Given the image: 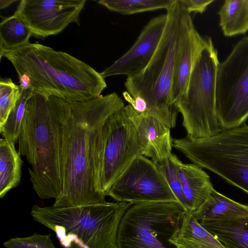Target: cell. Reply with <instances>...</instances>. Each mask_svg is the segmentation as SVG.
<instances>
[{"instance_id":"obj_16","label":"cell","mask_w":248,"mask_h":248,"mask_svg":"<svg viewBox=\"0 0 248 248\" xmlns=\"http://www.w3.org/2000/svg\"><path fill=\"white\" fill-rule=\"evenodd\" d=\"M176 164L185 197L191 212L197 211L214 189L209 176L195 164H185L177 157Z\"/></svg>"},{"instance_id":"obj_11","label":"cell","mask_w":248,"mask_h":248,"mask_svg":"<svg viewBox=\"0 0 248 248\" xmlns=\"http://www.w3.org/2000/svg\"><path fill=\"white\" fill-rule=\"evenodd\" d=\"M143 155L136 127L124 108L115 112L105 126L101 184L106 193L115 181L138 156Z\"/></svg>"},{"instance_id":"obj_8","label":"cell","mask_w":248,"mask_h":248,"mask_svg":"<svg viewBox=\"0 0 248 248\" xmlns=\"http://www.w3.org/2000/svg\"><path fill=\"white\" fill-rule=\"evenodd\" d=\"M186 212L179 202L132 204L121 220L118 248H177L170 239L179 232Z\"/></svg>"},{"instance_id":"obj_24","label":"cell","mask_w":248,"mask_h":248,"mask_svg":"<svg viewBox=\"0 0 248 248\" xmlns=\"http://www.w3.org/2000/svg\"><path fill=\"white\" fill-rule=\"evenodd\" d=\"M33 95L31 88L21 90V95L10 112L6 122L0 127V132L3 137L15 145L18 141L27 104Z\"/></svg>"},{"instance_id":"obj_7","label":"cell","mask_w":248,"mask_h":248,"mask_svg":"<svg viewBox=\"0 0 248 248\" xmlns=\"http://www.w3.org/2000/svg\"><path fill=\"white\" fill-rule=\"evenodd\" d=\"M172 143L194 164L248 194V125L224 130L207 138H172Z\"/></svg>"},{"instance_id":"obj_6","label":"cell","mask_w":248,"mask_h":248,"mask_svg":"<svg viewBox=\"0 0 248 248\" xmlns=\"http://www.w3.org/2000/svg\"><path fill=\"white\" fill-rule=\"evenodd\" d=\"M205 40L186 88L177 104L186 137L191 139L210 138L223 131L216 110L217 51L211 37Z\"/></svg>"},{"instance_id":"obj_12","label":"cell","mask_w":248,"mask_h":248,"mask_svg":"<svg viewBox=\"0 0 248 248\" xmlns=\"http://www.w3.org/2000/svg\"><path fill=\"white\" fill-rule=\"evenodd\" d=\"M86 0H22L14 14L27 25L32 36L56 35L72 23L79 25Z\"/></svg>"},{"instance_id":"obj_31","label":"cell","mask_w":248,"mask_h":248,"mask_svg":"<svg viewBox=\"0 0 248 248\" xmlns=\"http://www.w3.org/2000/svg\"><path fill=\"white\" fill-rule=\"evenodd\" d=\"M16 0H0V8L2 9L8 7L10 5L12 4L13 2H16Z\"/></svg>"},{"instance_id":"obj_22","label":"cell","mask_w":248,"mask_h":248,"mask_svg":"<svg viewBox=\"0 0 248 248\" xmlns=\"http://www.w3.org/2000/svg\"><path fill=\"white\" fill-rule=\"evenodd\" d=\"M31 33L26 23L14 14L0 24V52L10 51L29 43Z\"/></svg>"},{"instance_id":"obj_21","label":"cell","mask_w":248,"mask_h":248,"mask_svg":"<svg viewBox=\"0 0 248 248\" xmlns=\"http://www.w3.org/2000/svg\"><path fill=\"white\" fill-rule=\"evenodd\" d=\"M217 14L225 36L245 34L248 31V0H225Z\"/></svg>"},{"instance_id":"obj_3","label":"cell","mask_w":248,"mask_h":248,"mask_svg":"<svg viewBox=\"0 0 248 248\" xmlns=\"http://www.w3.org/2000/svg\"><path fill=\"white\" fill-rule=\"evenodd\" d=\"M18 76L28 75L33 94L56 96L68 102L97 98L107 87L101 73L72 55L38 43L0 52Z\"/></svg>"},{"instance_id":"obj_26","label":"cell","mask_w":248,"mask_h":248,"mask_svg":"<svg viewBox=\"0 0 248 248\" xmlns=\"http://www.w3.org/2000/svg\"><path fill=\"white\" fill-rule=\"evenodd\" d=\"M21 93L19 86L10 78L0 80V127L6 122L12 109Z\"/></svg>"},{"instance_id":"obj_17","label":"cell","mask_w":248,"mask_h":248,"mask_svg":"<svg viewBox=\"0 0 248 248\" xmlns=\"http://www.w3.org/2000/svg\"><path fill=\"white\" fill-rule=\"evenodd\" d=\"M199 223L226 248H248V216Z\"/></svg>"},{"instance_id":"obj_20","label":"cell","mask_w":248,"mask_h":248,"mask_svg":"<svg viewBox=\"0 0 248 248\" xmlns=\"http://www.w3.org/2000/svg\"><path fill=\"white\" fill-rule=\"evenodd\" d=\"M20 155L5 138L0 140V198H3L20 183L22 165Z\"/></svg>"},{"instance_id":"obj_10","label":"cell","mask_w":248,"mask_h":248,"mask_svg":"<svg viewBox=\"0 0 248 248\" xmlns=\"http://www.w3.org/2000/svg\"><path fill=\"white\" fill-rule=\"evenodd\" d=\"M118 202L133 204L179 202L157 166L143 155L137 156L106 193Z\"/></svg>"},{"instance_id":"obj_29","label":"cell","mask_w":248,"mask_h":248,"mask_svg":"<svg viewBox=\"0 0 248 248\" xmlns=\"http://www.w3.org/2000/svg\"><path fill=\"white\" fill-rule=\"evenodd\" d=\"M124 99L129 103L134 110L139 113H148V107L144 99L140 96H131L126 91L123 92Z\"/></svg>"},{"instance_id":"obj_23","label":"cell","mask_w":248,"mask_h":248,"mask_svg":"<svg viewBox=\"0 0 248 248\" xmlns=\"http://www.w3.org/2000/svg\"><path fill=\"white\" fill-rule=\"evenodd\" d=\"M174 0H100L98 3L110 11L124 15L165 9L170 7Z\"/></svg>"},{"instance_id":"obj_5","label":"cell","mask_w":248,"mask_h":248,"mask_svg":"<svg viewBox=\"0 0 248 248\" xmlns=\"http://www.w3.org/2000/svg\"><path fill=\"white\" fill-rule=\"evenodd\" d=\"M132 204L106 201L67 207L34 205L31 215L56 233L62 248H118L120 223Z\"/></svg>"},{"instance_id":"obj_2","label":"cell","mask_w":248,"mask_h":248,"mask_svg":"<svg viewBox=\"0 0 248 248\" xmlns=\"http://www.w3.org/2000/svg\"><path fill=\"white\" fill-rule=\"evenodd\" d=\"M71 110L69 102L56 96L33 94L26 105L18 152L31 165L30 180L42 199L56 200L62 193L63 133Z\"/></svg>"},{"instance_id":"obj_19","label":"cell","mask_w":248,"mask_h":248,"mask_svg":"<svg viewBox=\"0 0 248 248\" xmlns=\"http://www.w3.org/2000/svg\"><path fill=\"white\" fill-rule=\"evenodd\" d=\"M192 213L199 222L237 217L248 216V205L237 202L214 189L204 204Z\"/></svg>"},{"instance_id":"obj_1","label":"cell","mask_w":248,"mask_h":248,"mask_svg":"<svg viewBox=\"0 0 248 248\" xmlns=\"http://www.w3.org/2000/svg\"><path fill=\"white\" fill-rule=\"evenodd\" d=\"M70 115L64 125L62 149L60 196L58 207L106 202L101 184L105 126L124 108L116 93L81 102H69Z\"/></svg>"},{"instance_id":"obj_28","label":"cell","mask_w":248,"mask_h":248,"mask_svg":"<svg viewBox=\"0 0 248 248\" xmlns=\"http://www.w3.org/2000/svg\"><path fill=\"white\" fill-rule=\"evenodd\" d=\"M182 6L189 13L202 14L214 0H178Z\"/></svg>"},{"instance_id":"obj_9","label":"cell","mask_w":248,"mask_h":248,"mask_svg":"<svg viewBox=\"0 0 248 248\" xmlns=\"http://www.w3.org/2000/svg\"><path fill=\"white\" fill-rule=\"evenodd\" d=\"M216 110L223 130L240 126L248 117V36L219 63L216 79Z\"/></svg>"},{"instance_id":"obj_25","label":"cell","mask_w":248,"mask_h":248,"mask_svg":"<svg viewBox=\"0 0 248 248\" xmlns=\"http://www.w3.org/2000/svg\"><path fill=\"white\" fill-rule=\"evenodd\" d=\"M177 158V156L172 153L168 158L155 165L164 175L179 202L186 212H190L189 205L183 192L176 164Z\"/></svg>"},{"instance_id":"obj_15","label":"cell","mask_w":248,"mask_h":248,"mask_svg":"<svg viewBox=\"0 0 248 248\" xmlns=\"http://www.w3.org/2000/svg\"><path fill=\"white\" fill-rule=\"evenodd\" d=\"M191 19L182 38L173 77L171 89L172 103L177 104L185 91L196 59L205 43Z\"/></svg>"},{"instance_id":"obj_13","label":"cell","mask_w":248,"mask_h":248,"mask_svg":"<svg viewBox=\"0 0 248 248\" xmlns=\"http://www.w3.org/2000/svg\"><path fill=\"white\" fill-rule=\"evenodd\" d=\"M167 20V14L152 18L143 28L132 47L101 73L103 77L125 75L127 78H132L141 74L155 52Z\"/></svg>"},{"instance_id":"obj_4","label":"cell","mask_w":248,"mask_h":248,"mask_svg":"<svg viewBox=\"0 0 248 248\" xmlns=\"http://www.w3.org/2000/svg\"><path fill=\"white\" fill-rule=\"evenodd\" d=\"M164 30L151 61L140 75L127 78L126 92L144 99L148 114L170 129L175 127L179 111L171 98V89L179 49L192 19L178 0L167 10Z\"/></svg>"},{"instance_id":"obj_30","label":"cell","mask_w":248,"mask_h":248,"mask_svg":"<svg viewBox=\"0 0 248 248\" xmlns=\"http://www.w3.org/2000/svg\"><path fill=\"white\" fill-rule=\"evenodd\" d=\"M19 87L22 90L31 88V81L29 77L26 74H22L18 77Z\"/></svg>"},{"instance_id":"obj_27","label":"cell","mask_w":248,"mask_h":248,"mask_svg":"<svg viewBox=\"0 0 248 248\" xmlns=\"http://www.w3.org/2000/svg\"><path fill=\"white\" fill-rule=\"evenodd\" d=\"M3 246L6 248H56L50 233L43 235L37 232L29 236L11 238Z\"/></svg>"},{"instance_id":"obj_18","label":"cell","mask_w":248,"mask_h":248,"mask_svg":"<svg viewBox=\"0 0 248 248\" xmlns=\"http://www.w3.org/2000/svg\"><path fill=\"white\" fill-rule=\"evenodd\" d=\"M170 241L177 248H226L201 226L191 212L185 213L179 232Z\"/></svg>"},{"instance_id":"obj_14","label":"cell","mask_w":248,"mask_h":248,"mask_svg":"<svg viewBox=\"0 0 248 248\" xmlns=\"http://www.w3.org/2000/svg\"><path fill=\"white\" fill-rule=\"evenodd\" d=\"M124 110L137 130L143 156L155 164L168 158L173 147L170 128L148 113L137 112L130 105Z\"/></svg>"}]
</instances>
